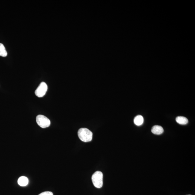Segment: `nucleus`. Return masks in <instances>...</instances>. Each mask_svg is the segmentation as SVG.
Here are the masks:
<instances>
[{
	"label": "nucleus",
	"mask_w": 195,
	"mask_h": 195,
	"mask_svg": "<svg viewBox=\"0 0 195 195\" xmlns=\"http://www.w3.org/2000/svg\"><path fill=\"white\" fill-rule=\"evenodd\" d=\"M78 135L80 140L84 142H89L92 140V132L86 128L79 129L78 132Z\"/></svg>",
	"instance_id": "obj_1"
},
{
	"label": "nucleus",
	"mask_w": 195,
	"mask_h": 195,
	"mask_svg": "<svg viewBox=\"0 0 195 195\" xmlns=\"http://www.w3.org/2000/svg\"><path fill=\"white\" fill-rule=\"evenodd\" d=\"M91 180L94 186L98 188H102L103 185V174L101 172L97 171L92 175Z\"/></svg>",
	"instance_id": "obj_2"
},
{
	"label": "nucleus",
	"mask_w": 195,
	"mask_h": 195,
	"mask_svg": "<svg viewBox=\"0 0 195 195\" xmlns=\"http://www.w3.org/2000/svg\"><path fill=\"white\" fill-rule=\"evenodd\" d=\"M36 120L38 125L43 128L49 127L51 124L50 120L44 115H38L36 117Z\"/></svg>",
	"instance_id": "obj_3"
},
{
	"label": "nucleus",
	"mask_w": 195,
	"mask_h": 195,
	"mask_svg": "<svg viewBox=\"0 0 195 195\" xmlns=\"http://www.w3.org/2000/svg\"><path fill=\"white\" fill-rule=\"evenodd\" d=\"M48 89V86L45 82H42L35 91V95L38 97L41 98L45 95Z\"/></svg>",
	"instance_id": "obj_4"
},
{
	"label": "nucleus",
	"mask_w": 195,
	"mask_h": 195,
	"mask_svg": "<svg viewBox=\"0 0 195 195\" xmlns=\"http://www.w3.org/2000/svg\"><path fill=\"white\" fill-rule=\"evenodd\" d=\"M152 132L154 134L160 135L164 132V129L162 126H155L152 128Z\"/></svg>",
	"instance_id": "obj_5"
},
{
	"label": "nucleus",
	"mask_w": 195,
	"mask_h": 195,
	"mask_svg": "<svg viewBox=\"0 0 195 195\" xmlns=\"http://www.w3.org/2000/svg\"><path fill=\"white\" fill-rule=\"evenodd\" d=\"M28 179L27 177L21 176L18 179V183L21 186L24 187L28 185Z\"/></svg>",
	"instance_id": "obj_6"
},
{
	"label": "nucleus",
	"mask_w": 195,
	"mask_h": 195,
	"mask_svg": "<svg viewBox=\"0 0 195 195\" xmlns=\"http://www.w3.org/2000/svg\"><path fill=\"white\" fill-rule=\"evenodd\" d=\"M144 119L142 116H137L134 119V122L135 125L137 126H141L144 123Z\"/></svg>",
	"instance_id": "obj_7"
},
{
	"label": "nucleus",
	"mask_w": 195,
	"mask_h": 195,
	"mask_svg": "<svg viewBox=\"0 0 195 195\" xmlns=\"http://www.w3.org/2000/svg\"><path fill=\"white\" fill-rule=\"evenodd\" d=\"M177 122L180 124L186 125L188 124V120L186 118L183 116H178L176 119Z\"/></svg>",
	"instance_id": "obj_8"
},
{
	"label": "nucleus",
	"mask_w": 195,
	"mask_h": 195,
	"mask_svg": "<svg viewBox=\"0 0 195 195\" xmlns=\"http://www.w3.org/2000/svg\"><path fill=\"white\" fill-rule=\"evenodd\" d=\"M7 55V53L3 44L0 43V56L6 57Z\"/></svg>",
	"instance_id": "obj_9"
},
{
	"label": "nucleus",
	"mask_w": 195,
	"mask_h": 195,
	"mask_svg": "<svg viewBox=\"0 0 195 195\" xmlns=\"http://www.w3.org/2000/svg\"><path fill=\"white\" fill-rule=\"evenodd\" d=\"M39 195H53V194L52 192L46 191L41 193Z\"/></svg>",
	"instance_id": "obj_10"
},
{
	"label": "nucleus",
	"mask_w": 195,
	"mask_h": 195,
	"mask_svg": "<svg viewBox=\"0 0 195 195\" xmlns=\"http://www.w3.org/2000/svg\"></svg>",
	"instance_id": "obj_11"
}]
</instances>
